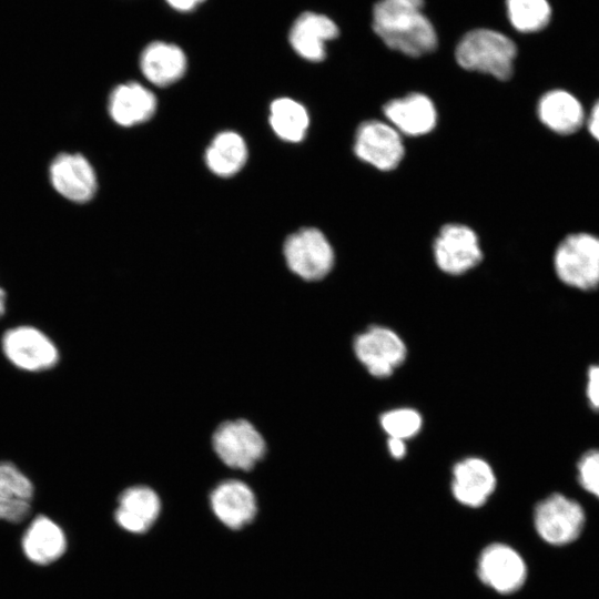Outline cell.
<instances>
[{"mask_svg":"<svg viewBox=\"0 0 599 599\" xmlns=\"http://www.w3.org/2000/svg\"><path fill=\"white\" fill-rule=\"evenodd\" d=\"M496 485V475L483 458L466 457L453 467L451 493L466 507L483 506L495 491Z\"/></svg>","mask_w":599,"mask_h":599,"instance_id":"obj_14","label":"cell"},{"mask_svg":"<svg viewBox=\"0 0 599 599\" xmlns=\"http://www.w3.org/2000/svg\"><path fill=\"white\" fill-rule=\"evenodd\" d=\"M161 499L149 486L135 485L118 497L114 519L128 532L141 535L152 528L161 512Z\"/></svg>","mask_w":599,"mask_h":599,"instance_id":"obj_15","label":"cell"},{"mask_svg":"<svg viewBox=\"0 0 599 599\" xmlns=\"http://www.w3.org/2000/svg\"><path fill=\"white\" fill-rule=\"evenodd\" d=\"M247 160L243 138L233 131L219 133L205 151V162L216 175L229 177L237 173Z\"/></svg>","mask_w":599,"mask_h":599,"instance_id":"obj_23","label":"cell"},{"mask_svg":"<svg viewBox=\"0 0 599 599\" xmlns=\"http://www.w3.org/2000/svg\"><path fill=\"white\" fill-rule=\"evenodd\" d=\"M481 582L493 590L508 595L519 590L527 578V566L512 547L495 542L483 549L477 562Z\"/></svg>","mask_w":599,"mask_h":599,"instance_id":"obj_9","label":"cell"},{"mask_svg":"<svg viewBox=\"0 0 599 599\" xmlns=\"http://www.w3.org/2000/svg\"><path fill=\"white\" fill-rule=\"evenodd\" d=\"M517 47L506 34L491 29L467 32L455 50L457 63L468 71L488 73L498 80H508L514 72Z\"/></svg>","mask_w":599,"mask_h":599,"instance_id":"obj_2","label":"cell"},{"mask_svg":"<svg viewBox=\"0 0 599 599\" xmlns=\"http://www.w3.org/2000/svg\"><path fill=\"white\" fill-rule=\"evenodd\" d=\"M21 547L31 562L45 566L62 557L67 549V538L57 522L41 515L29 524Z\"/></svg>","mask_w":599,"mask_h":599,"instance_id":"obj_19","label":"cell"},{"mask_svg":"<svg viewBox=\"0 0 599 599\" xmlns=\"http://www.w3.org/2000/svg\"><path fill=\"white\" fill-rule=\"evenodd\" d=\"M49 179L61 196L75 203L89 202L98 190L95 172L80 153H59L50 163Z\"/></svg>","mask_w":599,"mask_h":599,"instance_id":"obj_12","label":"cell"},{"mask_svg":"<svg viewBox=\"0 0 599 599\" xmlns=\"http://www.w3.org/2000/svg\"><path fill=\"white\" fill-rule=\"evenodd\" d=\"M1 349L9 363L29 373L51 369L60 358L54 342L32 325H18L7 329L1 337Z\"/></svg>","mask_w":599,"mask_h":599,"instance_id":"obj_6","label":"cell"},{"mask_svg":"<svg viewBox=\"0 0 599 599\" xmlns=\"http://www.w3.org/2000/svg\"><path fill=\"white\" fill-rule=\"evenodd\" d=\"M587 397L590 406L599 410V364L592 365L587 375Z\"/></svg>","mask_w":599,"mask_h":599,"instance_id":"obj_28","label":"cell"},{"mask_svg":"<svg viewBox=\"0 0 599 599\" xmlns=\"http://www.w3.org/2000/svg\"><path fill=\"white\" fill-rule=\"evenodd\" d=\"M186 55L173 43L154 41L140 57L143 75L153 84L165 87L180 80L186 71Z\"/></svg>","mask_w":599,"mask_h":599,"instance_id":"obj_21","label":"cell"},{"mask_svg":"<svg viewBox=\"0 0 599 599\" xmlns=\"http://www.w3.org/2000/svg\"><path fill=\"white\" fill-rule=\"evenodd\" d=\"M353 348L361 364L378 378L390 376L407 356V347L402 337L393 329L378 325L359 333Z\"/></svg>","mask_w":599,"mask_h":599,"instance_id":"obj_8","label":"cell"},{"mask_svg":"<svg viewBox=\"0 0 599 599\" xmlns=\"http://www.w3.org/2000/svg\"><path fill=\"white\" fill-rule=\"evenodd\" d=\"M270 123L273 131L287 142L304 139L309 124L306 109L290 98H280L270 108Z\"/></svg>","mask_w":599,"mask_h":599,"instance_id":"obj_24","label":"cell"},{"mask_svg":"<svg viewBox=\"0 0 599 599\" xmlns=\"http://www.w3.org/2000/svg\"><path fill=\"white\" fill-rule=\"evenodd\" d=\"M554 266L557 276L566 285L582 291L599 286V237L577 233L567 236L558 245Z\"/></svg>","mask_w":599,"mask_h":599,"instance_id":"obj_3","label":"cell"},{"mask_svg":"<svg viewBox=\"0 0 599 599\" xmlns=\"http://www.w3.org/2000/svg\"><path fill=\"white\" fill-rule=\"evenodd\" d=\"M537 113L542 124L561 135L577 132L586 121L579 100L560 89L548 91L540 98Z\"/></svg>","mask_w":599,"mask_h":599,"instance_id":"obj_22","label":"cell"},{"mask_svg":"<svg viewBox=\"0 0 599 599\" xmlns=\"http://www.w3.org/2000/svg\"><path fill=\"white\" fill-rule=\"evenodd\" d=\"M209 504L217 520L233 530L250 525L257 514V499L254 491L238 479L219 483L210 493Z\"/></svg>","mask_w":599,"mask_h":599,"instance_id":"obj_13","label":"cell"},{"mask_svg":"<svg viewBox=\"0 0 599 599\" xmlns=\"http://www.w3.org/2000/svg\"><path fill=\"white\" fill-rule=\"evenodd\" d=\"M284 256L291 272L305 281L322 280L334 264V252L329 242L314 227L291 234L284 243Z\"/></svg>","mask_w":599,"mask_h":599,"instance_id":"obj_7","label":"cell"},{"mask_svg":"<svg viewBox=\"0 0 599 599\" xmlns=\"http://www.w3.org/2000/svg\"><path fill=\"white\" fill-rule=\"evenodd\" d=\"M6 307H7V293L0 286V317L6 313Z\"/></svg>","mask_w":599,"mask_h":599,"instance_id":"obj_32","label":"cell"},{"mask_svg":"<svg viewBox=\"0 0 599 599\" xmlns=\"http://www.w3.org/2000/svg\"><path fill=\"white\" fill-rule=\"evenodd\" d=\"M379 423L388 437L405 440L418 434L423 419L416 409L400 407L385 412Z\"/></svg>","mask_w":599,"mask_h":599,"instance_id":"obj_26","label":"cell"},{"mask_svg":"<svg viewBox=\"0 0 599 599\" xmlns=\"http://www.w3.org/2000/svg\"><path fill=\"white\" fill-rule=\"evenodd\" d=\"M585 122L589 133L599 142V101L595 103Z\"/></svg>","mask_w":599,"mask_h":599,"instance_id":"obj_29","label":"cell"},{"mask_svg":"<svg viewBox=\"0 0 599 599\" xmlns=\"http://www.w3.org/2000/svg\"><path fill=\"white\" fill-rule=\"evenodd\" d=\"M34 487L13 463L0 461V519L18 524L30 514Z\"/></svg>","mask_w":599,"mask_h":599,"instance_id":"obj_18","label":"cell"},{"mask_svg":"<svg viewBox=\"0 0 599 599\" xmlns=\"http://www.w3.org/2000/svg\"><path fill=\"white\" fill-rule=\"evenodd\" d=\"M354 151L364 162L382 171L395 169L404 156L399 132L388 123L369 120L356 131Z\"/></svg>","mask_w":599,"mask_h":599,"instance_id":"obj_10","label":"cell"},{"mask_svg":"<svg viewBox=\"0 0 599 599\" xmlns=\"http://www.w3.org/2000/svg\"><path fill=\"white\" fill-rule=\"evenodd\" d=\"M423 8L424 0H379L373 8V29L389 49L413 58L429 53L438 39Z\"/></svg>","mask_w":599,"mask_h":599,"instance_id":"obj_1","label":"cell"},{"mask_svg":"<svg viewBox=\"0 0 599 599\" xmlns=\"http://www.w3.org/2000/svg\"><path fill=\"white\" fill-rule=\"evenodd\" d=\"M387 448L392 457L403 458L406 454V445L404 440L388 437Z\"/></svg>","mask_w":599,"mask_h":599,"instance_id":"obj_30","label":"cell"},{"mask_svg":"<svg viewBox=\"0 0 599 599\" xmlns=\"http://www.w3.org/2000/svg\"><path fill=\"white\" fill-rule=\"evenodd\" d=\"M580 486L599 499V449H592L581 456L577 465Z\"/></svg>","mask_w":599,"mask_h":599,"instance_id":"obj_27","label":"cell"},{"mask_svg":"<svg viewBox=\"0 0 599 599\" xmlns=\"http://www.w3.org/2000/svg\"><path fill=\"white\" fill-rule=\"evenodd\" d=\"M383 110L392 126L399 133L412 136L430 132L437 121V112L433 101L422 93H412L390 100Z\"/></svg>","mask_w":599,"mask_h":599,"instance_id":"obj_17","label":"cell"},{"mask_svg":"<svg viewBox=\"0 0 599 599\" xmlns=\"http://www.w3.org/2000/svg\"><path fill=\"white\" fill-rule=\"evenodd\" d=\"M212 447L227 467L251 470L266 454V441L261 432L243 418L225 420L214 430Z\"/></svg>","mask_w":599,"mask_h":599,"instance_id":"obj_4","label":"cell"},{"mask_svg":"<svg viewBox=\"0 0 599 599\" xmlns=\"http://www.w3.org/2000/svg\"><path fill=\"white\" fill-rule=\"evenodd\" d=\"M173 9L182 12L192 11L204 0H165Z\"/></svg>","mask_w":599,"mask_h":599,"instance_id":"obj_31","label":"cell"},{"mask_svg":"<svg viewBox=\"0 0 599 599\" xmlns=\"http://www.w3.org/2000/svg\"><path fill=\"white\" fill-rule=\"evenodd\" d=\"M437 266L451 275L463 274L475 267L483 257L476 233L461 224L441 227L434 243Z\"/></svg>","mask_w":599,"mask_h":599,"instance_id":"obj_11","label":"cell"},{"mask_svg":"<svg viewBox=\"0 0 599 599\" xmlns=\"http://www.w3.org/2000/svg\"><path fill=\"white\" fill-rule=\"evenodd\" d=\"M155 109L154 94L136 82L115 87L109 97V114L121 126H132L148 121Z\"/></svg>","mask_w":599,"mask_h":599,"instance_id":"obj_20","label":"cell"},{"mask_svg":"<svg viewBox=\"0 0 599 599\" xmlns=\"http://www.w3.org/2000/svg\"><path fill=\"white\" fill-rule=\"evenodd\" d=\"M586 514L581 505L559 493L540 500L534 510V526L538 536L552 546L573 542L581 535Z\"/></svg>","mask_w":599,"mask_h":599,"instance_id":"obj_5","label":"cell"},{"mask_svg":"<svg viewBox=\"0 0 599 599\" xmlns=\"http://www.w3.org/2000/svg\"><path fill=\"white\" fill-rule=\"evenodd\" d=\"M339 33L336 23L325 14L304 12L294 21L288 40L295 52L312 62L322 61L325 43Z\"/></svg>","mask_w":599,"mask_h":599,"instance_id":"obj_16","label":"cell"},{"mask_svg":"<svg viewBox=\"0 0 599 599\" xmlns=\"http://www.w3.org/2000/svg\"><path fill=\"white\" fill-rule=\"evenodd\" d=\"M506 7L511 26L524 33L542 30L551 18L548 0H506Z\"/></svg>","mask_w":599,"mask_h":599,"instance_id":"obj_25","label":"cell"}]
</instances>
